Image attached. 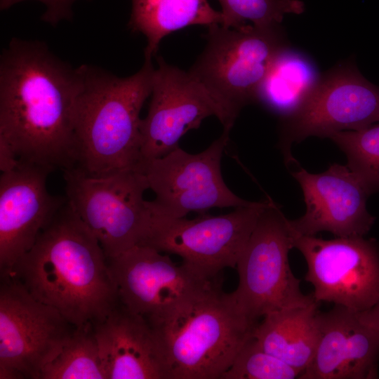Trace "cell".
<instances>
[{
  "label": "cell",
  "instance_id": "6da1fadb",
  "mask_svg": "<svg viewBox=\"0 0 379 379\" xmlns=\"http://www.w3.org/2000/svg\"><path fill=\"white\" fill-rule=\"evenodd\" d=\"M81 83L39 41L13 38L0 57V139L20 161L62 171L78 152L73 112Z\"/></svg>",
  "mask_w": 379,
  "mask_h": 379
},
{
  "label": "cell",
  "instance_id": "7a4b0ae2",
  "mask_svg": "<svg viewBox=\"0 0 379 379\" xmlns=\"http://www.w3.org/2000/svg\"><path fill=\"white\" fill-rule=\"evenodd\" d=\"M8 275L76 328L102 321L119 302L108 259L67 199Z\"/></svg>",
  "mask_w": 379,
  "mask_h": 379
},
{
  "label": "cell",
  "instance_id": "3957f363",
  "mask_svg": "<svg viewBox=\"0 0 379 379\" xmlns=\"http://www.w3.org/2000/svg\"><path fill=\"white\" fill-rule=\"evenodd\" d=\"M79 69L81 83L73 112L76 167L91 176L140 168V113L152 93V59H145L140 69L127 77L89 65Z\"/></svg>",
  "mask_w": 379,
  "mask_h": 379
},
{
  "label": "cell",
  "instance_id": "277c9868",
  "mask_svg": "<svg viewBox=\"0 0 379 379\" xmlns=\"http://www.w3.org/2000/svg\"><path fill=\"white\" fill-rule=\"evenodd\" d=\"M146 319L165 379H221L258 325L222 286Z\"/></svg>",
  "mask_w": 379,
  "mask_h": 379
},
{
  "label": "cell",
  "instance_id": "5b68a950",
  "mask_svg": "<svg viewBox=\"0 0 379 379\" xmlns=\"http://www.w3.org/2000/svg\"><path fill=\"white\" fill-rule=\"evenodd\" d=\"M208 28L206 46L188 72L220 107L232 128L243 107L256 102L271 65L288 45L281 25Z\"/></svg>",
  "mask_w": 379,
  "mask_h": 379
},
{
  "label": "cell",
  "instance_id": "8992f818",
  "mask_svg": "<svg viewBox=\"0 0 379 379\" xmlns=\"http://www.w3.org/2000/svg\"><path fill=\"white\" fill-rule=\"evenodd\" d=\"M295 232L270 198L237 262L239 284L232 296L239 311L258 324L266 315L315 302L304 294L288 261Z\"/></svg>",
  "mask_w": 379,
  "mask_h": 379
},
{
  "label": "cell",
  "instance_id": "52a82bcc",
  "mask_svg": "<svg viewBox=\"0 0 379 379\" xmlns=\"http://www.w3.org/2000/svg\"><path fill=\"white\" fill-rule=\"evenodd\" d=\"M62 172L69 203L107 259L141 243L152 210L144 199L149 185L140 168L103 176L88 175L77 167Z\"/></svg>",
  "mask_w": 379,
  "mask_h": 379
},
{
  "label": "cell",
  "instance_id": "ba28073f",
  "mask_svg": "<svg viewBox=\"0 0 379 379\" xmlns=\"http://www.w3.org/2000/svg\"><path fill=\"white\" fill-rule=\"evenodd\" d=\"M269 199L234 208L227 214L205 213L192 220L164 218L152 211L149 231L138 245L178 255L206 277H222L225 268H236Z\"/></svg>",
  "mask_w": 379,
  "mask_h": 379
},
{
  "label": "cell",
  "instance_id": "9c48e42d",
  "mask_svg": "<svg viewBox=\"0 0 379 379\" xmlns=\"http://www.w3.org/2000/svg\"><path fill=\"white\" fill-rule=\"evenodd\" d=\"M75 329L11 276L1 277L0 379H39Z\"/></svg>",
  "mask_w": 379,
  "mask_h": 379
},
{
  "label": "cell",
  "instance_id": "30bf717a",
  "mask_svg": "<svg viewBox=\"0 0 379 379\" xmlns=\"http://www.w3.org/2000/svg\"><path fill=\"white\" fill-rule=\"evenodd\" d=\"M230 130L198 154L176 147L166 155L144 161L140 169L149 189L156 195L150 201L153 212L161 217L180 218L192 212L205 214L213 208H237L250 204L226 185L220 164Z\"/></svg>",
  "mask_w": 379,
  "mask_h": 379
},
{
  "label": "cell",
  "instance_id": "8fae6325",
  "mask_svg": "<svg viewBox=\"0 0 379 379\" xmlns=\"http://www.w3.org/2000/svg\"><path fill=\"white\" fill-rule=\"evenodd\" d=\"M379 121V87L368 81L352 62L321 74L316 87L291 116L281 119L279 146L286 164L295 162L291 145L311 136L357 131Z\"/></svg>",
  "mask_w": 379,
  "mask_h": 379
},
{
  "label": "cell",
  "instance_id": "7c38bea8",
  "mask_svg": "<svg viewBox=\"0 0 379 379\" xmlns=\"http://www.w3.org/2000/svg\"><path fill=\"white\" fill-rule=\"evenodd\" d=\"M294 248L306 261L305 279L314 287L312 294L316 302H332L361 312L379 300V248L375 239H324L295 234Z\"/></svg>",
  "mask_w": 379,
  "mask_h": 379
},
{
  "label": "cell",
  "instance_id": "4fadbf2b",
  "mask_svg": "<svg viewBox=\"0 0 379 379\" xmlns=\"http://www.w3.org/2000/svg\"><path fill=\"white\" fill-rule=\"evenodd\" d=\"M119 302L147 319L222 286V277L205 276L168 255L136 245L108 259Z\"/></svg>",
  "mask_w": 379,
  "mask_h": 379
},
{
  "label": "cell",
  "instance_id": "5bb4252c",
  "mask_svg": "<svg viewBox=\"0 0 379 379\" xmlns=\"http://www.w3.org/2000/svg\"><path fill=\"white\" fill-rule=\"evenodd\" d=\"M157 59L148 112L140 122V164L179 147L180 138L206 117L215 116L223 129H232L222 109L188 71Z\"/></svg>",
  "mask_w": 379,
  "mask_h": 379
},
{
  "label": "cell",
  "instance_id": "9a60e30c",
  "mask_svg": "<svg viewBox=\"0 0 379 379\" xmlns=\"http://www.w3.org/2000/svg\"><path fill=\"white\" fill-rule=\"evenodd\" d=\"M302 189L306 211L291 225L298 235L314 236L326 231L335 237H364L375 217L367 210L371 194L346 165L333 164L322 173L303 168L291 172Z\"/></svg>",
  "mask_w": 379,
  "mask_h": 379
},
{
  "label": "cell",
  "instance_id": "2e32d148",
  "mask_svg": "<svg viewBox=\"0 0 379 379\" xmlns=\"http://www.w3.org/2000/svg\"><path fill=\"white\" fill-rule=\"evenodd\" d=\"M46 167L20 161L0 177V272L8 275L18 260L66 202L46 187Z\"/></svg>",
  "mask_w": 379,
  "mask_h": 379
},
{
  "label": "cell",
  "instance_id": "e0dca14e",
  "mask_svg": "<svg viewBox=\"0 0 379 379\" xmlns=\"http://www.w3.org/2000/svg\"><path fill=\"white\" fill-rule=\"evenodd\" d=\"M318 317L316 352L299 379L378 378L379 332L342 305L319 312Z\"/></svg>",
  "mask_w": 379,
  "mask_h": 379
},
{
  "label": "cell",
  "instance_id": "ac0fdd59",
  "mask_svg": "<svg viewBox=\"0 0 379 379\" xmlns=\"http://www.w3.org/2000/svg\"><path fill=\"white\" fill-rule=\"evenodd\" d=\"M107 379H165L147 320L120 302L93 325Z\"/></svg>",
  "mask_w": 379,
  "mask_h": 379
},
{
  "label": "cell",
  "instance_id": "d6986e66",
  "mask_svg": "<svg viewBox=\"0 0 379 379\" xmlns=\"http://www.w3.org/2000/svg\"><path fill=\"white\" fill-rule=\"evenodd\" d=\"M317 308L314 302L270 313L258 323L253 336L264 350L302 373L313 359L319 338Z\"/></svg>",
  "mask_w": 379,
  "mask_h": 379
},
{
  "label": "cell",
  "instance_id": "ffe728a7",
  "mask_svg": "<svg viewBox=\"0 0 379 379\" xmlns=\"http://www.w3.org/2000/svg\"><path fill=\"white\" fill-rule=\"evenodd\" d=\"M128 28L147 39L145 59H152L161 40L171 33L191 25H222V12L207 0H131Z\"/></svg>",
  "mask_w": 379,
  "mask_h": 379
},
{
  "label": "cell",
  "instance_id": "44dd1931",
  "mask_svg": "<svg viewBox=\"0 0 379 379\" xmlns=\"http://www.w3.org/2000/svg\"><path fill=\"white\" fill-rule=\"evenodd\" d=\"M321 76L310 59L287 46L271 65L258 90L256 102L280 119L286 118L306 101Z\"/></svg>",
  "mask_w": 379,
  "mask_h": 379
},
{
  "label": "cell",
  "instance_id": "7402d4cb",
  "mask_svg": "<svg viewBox=\"0 0 379 379\" xmlns=\"http://www.w3.org/2000/svg\"><path fill=\"white\" fill-rule=\"evenodd\" d=\"M39 379H107L93 326L76 328L59 354Z\"/></svg>",
  "mask_w": 379,
  "mask_h": 379
},
{
  "label": "cell",
  "instance_id": "603a6c76",
  "mask_svg": "<svg viewBox=\"0 0 379 379\" xmlns=\"http://www.w3.org/2000/svg\"><path fill=\"white\" fill-rule=\"evenodd\" d=\"M328 138L345 153L347 166L370 194L379 191V121L359 130L338 132Z\"/></svg>",
  "mask_w": 379,
  "mask_h": 379
},
{
  "label": "cell",
  "instance_id": "cb8c5ba5",
  "mask_svg": "<svg viewBox=\"0 0 379 379\" xmlns=\"http://www.w3.org/2000/svg\"><path fill=\"white\" fill-rule=\"evenodd\" d=\"M222 6L223 22L226 27L251 25L258 27L281 25L288 13L300 14L304 3L299 0H218Z\"/></svg>",
  "mask_w": 379,
  "mask_h": 379
},
{
  "label": "cell",
  "instance_id": "d4e9b609",
  "mask_svg": "<svg viewBox=\"0 0 379 379\" xmlns=\"http://www.w3.org/2000/svg\"><path fill=\"white\" fill-rule=\"evenodd\" d=\"M301 374L300 371L264 350L252 336L221 379H294Z\"/></svg>",
  "mask_w": 379,
  "mask_h": 379
},
{
  "label": "cell",
  "instance_id": "484cf974",
  "mask_svg": "<svg viewBox=\"0 0 379 379\" xmlns=\"http://www.w3.org/2000/svg\"><path fill=\"white\" fill-rule=\"evenodd\" d=\"M28 0H0V9L5 11L13 6ZM41 2L45 6V11L41 20L52 26L57 25L62 20L72 19L73 5L79 0H34Z\"/></svg>",
  "mask_w": 379,
  "mask_h": 379
},
{
  "label": "cell",
  "instance_id": "4316f807",
  "mask_svg": "<svg viewBox=\"0 0 379 379\" xmlns=\"http://www.w3.org/2000/svg\"><path fill=\"white\" fill-rule=\"evenodd\" d=\"M20 160L12 147L0 139V170L1 173L10 171L19 164Z\"/></svg>",
  "mask_w": 379,
  "mask_h": 379
},
{
  "label": "cell",
  "instance_id": "83f0119b",
  "mask_svg": "<svg viewBox=\"0 0 379 379\" xmlns=\"http://www.w3.org/2000/svg\"><path fill=\"white\" fill-rule=\"evenodd\" d=\"M360 319L379 332V300L370 309L359 312Z\"/></svg>",
  "mask_w": 379,
  "mask_h": 379
}]
</instances>
